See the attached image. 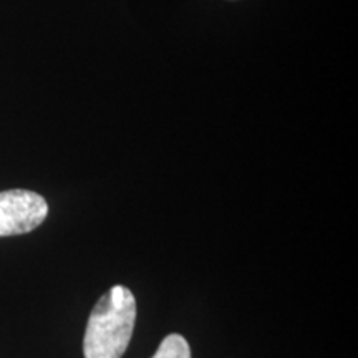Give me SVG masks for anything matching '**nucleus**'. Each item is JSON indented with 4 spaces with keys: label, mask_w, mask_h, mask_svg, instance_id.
<instances>
[{
    "label": "nucleus",
    "mask_w": 358,
    "mask_h": 358,
    "mask_svg": "<svg viewBox=\"0 0 358 358\" xmlns=\"http://www.w3.org/2000/svg\"><path fill=\"white\" fill-rule=\"evenodd\" d=\"M153 358H191V348L182 335L171 334L161 342Z\"/></svg>",
    "instance_id": "3"
},
{
    "label": "nucleus",
    "mask_w": 358,
    "mask_h": 358,
    "mask_svg": "<svg viewBox=\"0 0 358 358\" xmlns=\"http://www.w3.org/2000/svg\"><path fill=\"white\" fill-rule=\"evenodd\" d=\"M48 214L42 196L27 189L0 192V237L19 236L37 229Z\"/></svg>",
    "instance_id": "2"
},
{
    "label": "nucleus",
    "mask_w": 358,
    "mask_h": 358,
    "mask_svg": "<svg viewBox=\"0 0 358 358\" xmlns=\"http://www.w3.org/2000/svg\"><path fill=\"white\" fill-rule=\"evenodd\" d=\"M136 322V299L124 285L106 292L90 315L83 338L85 358H122Z\"/></svg>",
    "instance_id": "1"
}]
</instances>
